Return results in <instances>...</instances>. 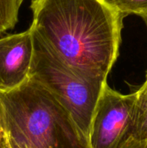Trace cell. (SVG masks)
<instances>
[{"instance_id": "1", "label": "cell", "mask_w": 147, "mask_h": 148, "mask_svg": "<svg viewBox=\"0 0 147 148\" xmlns=\"http://www.w3.org/2000/svg\"><path fill=\"white\" fill-rule=\"evenodd\" d=\"M34 38L70 69L107 80L120 54L124 16L104 0H30Z\"/></svg>"}, {"instance_id": "2", "label": "cell", "mask_w": 147, "mask_h": 148, "mask_svg": "<svg viewBox=\"0 0 147 148\" xmlns=\"http://www.w3.org/2000/svg\"><path fill=\"white\" fill-rule=\"evenodd\" d=\"M0 103L5 131L29 148H91L68 110L30 78L0 93Z\"/></svg>"}, {"instance_id": "3", "label": "cell", "mask_w": 147, "mask_h": 148, "mask_svg": "<svg viewBox=\"0 0 147 148\" xmlns=\"http://www.w3.org/2000/svg\"><path fill=\"white\" fill-rule=\"evenodd\" d=\"M34 43V60L29 78L44 88L68 110L88 138L94 112L107 80L78 75L53 56L35 38Z\"/></svg>"}, {"instance_id": "4", "label": "cell", "mask_w": 147, "mask_h": 148, "mask_svg": "<svg viewBox=\"0 0 147 148\" xmlns=\"http://www.w3.org/2000/svg\"><path fill=\"white\" fill-rule=\"evenodd\" d=\"M137 97V91L123 95L105 85L90 124V147L119 148L130 138Z\"/></svg>"}, {"instance_id": "5", "label": "cell", "mask_w": 147, "mask_h": 148, "mask_svg": "<svg viewBox=\"0 0 147 148\" xmlns=\"http://www.w3.org/2000/svg\"><path fill=\"white\" fill-rule=\"evenodd\" d=\"M34 52L29 29L0 38V93L12 91L29 79Z\"/></svg>"}, {"instance_id": "6", "label": "cell", "mask_w": 147, "mask_h": 148, "mask_svg": "<svg viewBox=\"0 0 147 148\" xmlns=\"http://www.w3.org/2000/svg\"><path fill=\"white\" fill-rule=\"evenodd\" d=\"M133 125L130 138L136 139L147 126V72L145 82L137 90Z\"/></svg>"}, {"instance_id": "7", "label": "cell", "mask_w": 147, "mask_h": 148, "mask_svg": "<svg viewBox=\"0 0 147 148\" xmlns=\"http://www.w3.org/2000/svg\"><path fill=\"white\" fill-rule=\"evenodd\" d=\"M23 2V0H0V35L16 26Z\"/></svg>"}, {"instance_id": "8", "label": "cell", "mask_w": 147, "mask_h": 148, "mask_svg": "<svg viewBox=\"0 0 147 148\" xmlns=\"http://www.w3.org/2000/svg\"><path fill=\"white\" fill-rule=\"evenodd\" d=\"M124 17L128 15L141 16L147 10V0H104Z\"/></svg>"}, {"instance_id": "9", "label": "cell", "mask_w": 147, "mask_h": 148, "mask_svg": "<svg viewBox=\"0 0 147 148\" xmlns=\"http://www.w3.org/2000/svg\"><path fill=\"white\" fill-rule=\"evenodd\" d=\"M119 148H147V141L128 138Z\"/></svg>"}, {"instance_id": "10", "label": "cell", "mask_w": 147, "mask_h": 148, "mask_svg": "<svg viewBox=\"0 0 147 148\" xmlns=\"http://www.w3.org/2000/svg\"><path fill=\"white\" fill-rule=\"evenodd\" d=\"M3 129H4V127H3ZM4 132H5V135H6L7 140H8V142H9V144H10V147L11 148H29L28 147H26L24 144H23V143H21V142H18V141H16V140H14L11 137H10V135H9V134H7V132L5 131V129H4Z\"/></svg>"}, {"instance_id": "11", "label": "cell", "mask_w": 147, "mask_h": 148, "mask_svg": "<svg viewBox=\"0 0 147 148\" xmlns=\"http://www.w3.org/2000/svg\"><path fill=\"white\" fill-rule=\"evenodd\" d=\"M134 140H145V141H147V126L142 130V132L139 134V135L136 138V139H134Z\"/></svg>"}, {"instance_id": "12", "label": "cell", "mask_w": 147, "mask_h": 148, "mask_svg": "<svg viewBox=\"0 0 147 148\" xmlns=\"http://www.w3.org/2000/svg\"><path fill=\"white\" fill-rule=\"evenodd\" d=\"M0 148H3V121H2L1 103H0Z\"/></svg>"}, {"instance_id": "13", "label": "cell", "mask_w": 147, "mask_h": 148, "mask_svg": "<svg viewBox=\"0 0 147 148\" xmlns=\"http://www.w3.org/2000/svg\"><path fill=\"white\" fill-rule=\"evenodd\" d=\"M3 148H11L9 142H8V140H7L5 133H3Z\"/></svg>"}, {"instance_id": "14", "label": "cell", "mask_w": 147, "mask_h": 148, "mask_svg": "<svg viewBox=\"0 0 147 148\" xmlns=\"http://www.w3.org/2000/svg\"><path fill=\"white\" fill-rule=\"evenodd\" d=\"M142 18H143V20H144V22H145V23H146V28H147V10H146L141 16H140Z\"/></svg>"}]
</instances>
